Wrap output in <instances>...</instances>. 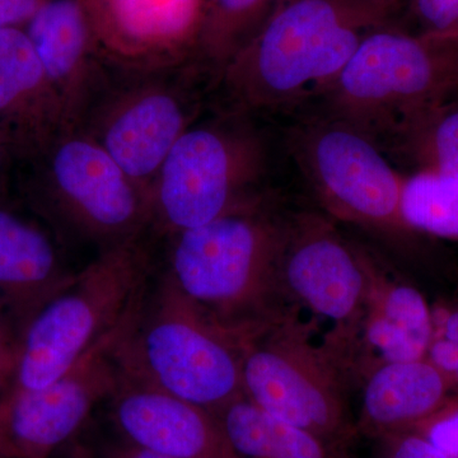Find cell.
Listing matches in <instances>:
<instances>
[{"mask_svg": "<svg viewBox=\"0 0 458 458\" xmlns=\"http://www.w3.org/2000/svg\"><path fill=\"white\" fill-rule=\"evenodd\" d=\"M427 360L439 370L448 387L458 388V344L450 340H433L427 352Z\"/></svg>", "mask_w": 458, "mask_h": 458, "instance_id": "4316f807", "label": "cell"}, {"mask_svg": "<svg viewBox=\"0 0 458 458\" xmlns=\"http://www.w3.org/2000/svg\"><path fill=\"white\" fill-rule=\"evenodd\" d=\"M203 75L212 78L198 62L149 72L111 69L77 131L106 150L150 201L165 157L200 117Z\"/></svg>", "mask_w": 458, "mask_h": 458, "instance_id": "52a82bcc", "label": "cell"}, {"mask_svg": "<svg viewBox=\"0 0 458 458\" xmlns=\"http://www.w3.org/2000/svg\"><path fill=\"white\" fill-rule=\"evenodd\" d=\"M443 337L458 344V310L452 312L445 319V327H443Z\"/></svg>", "mask_w": 458, "mask_h": 458, "instance_id": "4dcf8cb0", "label": "cell"}, {"mask_svg": "<svg viewBox=\"0 0 458 458\" xmlns=\"http://www.w3.org/2000/svg\"><path fill=\"white\" fill-rule=\"evenodd\" d=\"M64 132L62 105L25 30H0V137L31 162Z\"/></svg>", "mask_w": 458, "mask_h": 458, "instance_id": "2e32d148", "label": "cell"}, {"mask_svg": "<svg viewBox=\"0 0 458 458\" xmlns=\"http://www.w3.org/2000/svg\"><path fill=\"white\" fill-rule=\"evenodd\" d=\"M367 2L373 3V4L382 5V7L390 8L393 7L397 0H367Z\"/></svg>", "mask_w": 458, "mask_h": 458, "instance_id": "d6a6232c", "label": "cell"}, {"mask_svg": "<svg viewBox=\"0 0 458 458\" xmlns=\"http://www.w3.org/2000/svg\"><path fill=\"white\" fill-rule=\"evenodd\" d=\"M267 149L251 114L223 110L192 123L150 191V225L174 236L262 199Z\"/></svg>", "mask_w": 458, "mask_h": 458, "instance_id": "8992f818", "label": "cell"}, {"mask_svg": "<svg viewBox=\"0 0 458 458\" xmlns=\"http://www.w3.org/2000/svg\"><path fill=\"white\" fill-rule=\"evenodd\" d=\"M16 348L17 337L13 335L7 324L0 318V385L7 386L5 390L11 384Z\"/></svg>", "mask_w": 458, "mask_h": 458, "instance_id": "f1b7e54d", "label": "cell"}, {"mask_svg": "<svg viewBox=\"0 0 458 458\" xmlns=\"http://www.w3.org/2000/svg\"><path fill=\"white\" fill-rule=\"evenodd\" d=\"M102 62L149 72L199 62L209 0H80Z\"/></svg>", "mask_w": 458, "mask_h": 458, "instance_id": "4fadbf2b", "label": "cell"}, {"mask_svg": "<svg viewBox=\"0 0 458 458\" xmlns=\"http://www.w3.org/2000/svg\"><path fill=\"white\" fill-rule=\"evenodd\" d=\"M458 90V35L381 26L369 33L324 93L327 116L379 148L401 123Z\"/></svg>", "mask_w": 458, "mask_h": 458, "instance_id": "277c9868", "label": "cell"}, {"mask_svg": "<svg viewBox=\"0 0 458 458\" xmlns=\"http://www.w3.org/2000/svg\"><path fill=\"white\" fill-rule=\"evenodd\" d=\"M75 458H87V457H86V456H83V454H78V456H77V457H75Z\"/></svg>", "mask_w": 458, "mask_h": 458, "instance_id": "836d02e7", "label": "cell"}, {"mask_svg": "<svg viewBox=\"0 0 458 458\" xmlns=\"http://www.w3.org/2000/svg\"><path fill=\"white\" fill-rule=\"evenodd\" d=\"M141 307L50 385L4 391L0 397L3 458H51L102 400L114 396L123 381L120 346Z\"/></svg>", "mask_w": 458, "mask_h": 458, "instance_id": "7c38bea8", "label": "cell"}, {"mask_svg": "<svg viewBox=\"0 0 458 458\" xmlns=\"http://www.w3.org/2000/svg\"><path fill=\"white\" fill-rule=\"evenodd\" d=\"M38 223L0 205V318L17 340L30 318L73 278Z\"/></svg>", "mask_w": 458, "mask_h": 458, "instance_id": "e0dca14e", "label": "cell"}, {"mask_svg": "<svg viewBox=\"0 0 458 458\" xmlns=\"http://www.w3.org/2000/svg\"><path fill=\"white\" fill-rule=\"evenodd\" d=\"M242 339L165 276L123 340L120 360L125 375L216 414L243 396Z\"/></svg>", "mask_w": 458, "mask_h": 458, "instance_id": "5b68a950", "label": "cell"}, {"mask_svg": "<svg viewBox=\"0 0 458 458\" xmlns=\"http://www.w3.org/2000/svg\"><path fill=\"white\" fill-rule=\"evenodd\" d=\"M0 458H3L2 454H0Z\"/></svg>", "mask_w": 458, "mask_h": 458, "instance_id": "e575fe53", "label": "cell"}, {"mask_svg": "<svg viewBox=\"0 0 458 458\" xmlns=\"http://www.w3.org/2000/svg\"><path fill=\"white\" fill-rule=\"evenodd\" d=\"M14 156L5 140L0 137V174L4 171L9 157Z\"/></svg>", "mask_w": 458, "mask_h": 458, "instance_id": "1f68e13d", "label": "cell"}, {"mask_svg": "<svg viewBox=\"0 0 458 458\" xmlns=\"http://www.w3.org/2000/svg\"><path fill=\"white\" fill-rule=\"evenodd\" d=\"M31 162L42 199L75 236L105 250L150 225L149 198L82 132H64Z\"/></svg>", "mask_w": 458, "mask_h": 458, "instance_id": "30bf717a", "label": "cell"}, {"mask_svg": "<svg viewBox=\"0 0 458 458\" xmlns=\"http://www.w3.org/2000/svg\"><path fill=\"white\" fill-rule=\"evenodd\" d=\"M360 339L375 367L426 360L433 342L432 316L423 295L411 286L391 284L373 262L357 344Z\"/></svg>", "mask_w": 458, "mask_h": 458, "instance_id": "d6986e66", "label": "cell"}, {"mask_svg": "<svg viewBox=\"0 0 458 458\" xmlns=\"http://www.w3.org/2000/svg\"><path fill=\"white\" fill-rule=\"evenodd\" d=\"M286 0H209L199 63L216 83L223 68Z\"/></svg>", "mask_w": 458, "mask_h": 458, "instance_id": "7402d4cb", "label": "cell"}, {"mask_svg": "<svg viewBox=\"0 0 458 458\" xmlns=\"http://www.w3.org/2000/svg\"><path fill=\"white\" fill-rule=\"evenodd\" d=\"M214 415L240 458H336L318 437L273 417L245 396Z\"/></svg>", "mask_w": 458, "mask_h": 458, "instance_id": "ffe728a7", "label": "cell"}, {"mask_svg": "<svg viewBox=\"0 0 458 458\" xmlns=\"http://www.w3.org/2000/svg\"><path fill=\"white\" fill-rule=\"evenodd\" d=\"M370 262L322 216L304 213L285 221L278 300L285 297L293 309L306 311L310 318L300 327L312 340L322 333V351L337 367L348 361L357 345L369 300Z\"/></svg>", "mask_w": 458, "mask_h": 458, "instance_id": "ba28073f", "label": "cell"}, {"mask_svg": "<svg viewBox=\"0 0 458 458\" xmlns=\"http://www.w3.org/2000/svg\"><path fill=\"white\" fill-rule=\"evenodd\" d=\"M114 418L126 441L170 458H240L213 412L125 375Z\"/></svg>", "mask_w": 458, "mask_h": 458, "instance_id": "5bb4252c", "label": "cell"}, {"mask_svg": "<svg viewBox=\"0 0 458 458\" xmlns=\"http://www.w3.org/2000/svg\"><path fill=\"white\" fill-rule=\"evenodd\" d=\"M292 152L322 205L372 231H410L401 216L403 177L363 132L327 116L298 126Z\"/></svg>", "mask_w": 458, "mask_h": 458, "instance_id": "8fae6325", "label": "cell"}, {"mask_svg": "<svg viewBox=\"0 0 458 458\" xmlns=\"http://www.w3.org/2000/svg\"><path fill=\"white\" fill-rule=\"evenodd\" d=\"M50 0H0V30L23 29Z\"/></svg>", "mask_w": 458, "mask_h": 458, "instance_id": "83f0119b", "label": "cell"}, {"mask_svg": "<svg viewBox=\"0 0 458 458\" xmlns=\"http://www.w3.org/2000/svg\"><path fill=\"white\" fill-rule=\"evenodd\" d=\"M401 216L408 228L458 240V179L433 172L403 177Z\"/></svg>", "mask_w": 458, "mask_h": 458, "instance_id": "603a6c76", "label": "cell"}, {"mask_svg": "<svg viewBox=\"0 0 458 458\" xmlns=\"http://www.w3.org/2000/svg\"><path fill=\"white\" fill-rule=\"evenodd\" d=\"M242 391L273 417L313 434L334 452L354 427L340 386L339 367L302 327L279 318L242 339Z\"/></svg>", "mask_w": 458, "mask_h": 458, "instance_id": "9c48e42d", "label": "cell"}, {"mask_svg": "<svg viewBox=\"0 0 458 458\" xmlns=\"http://www.w3.org/2000/svg\"><path fill=\"white\" fill-rule=\"evenodd\" d=\"M23 30L62 105L66 131H77L111 74L96 49L82 4L50 0Z\"/></svg>", "mask_w": 458, "mask_h": 458, "instance_id": "9a60e30c", "label": "cell"}, {"mask_svg": "<svg viewBox=\"0 0 458 458\" xmlns=\"http://www.w3.org/2000/svg\"><path fill=\"white\" fill-rule=\"evenodd\" d=\"M388 12L367 0H286L219 74L225 110L251 114L324 95Z\"/></svg>", "mask_w": 458, "mask_h": 458, "instance_id": "6da1fadb", "label": "cell"}, {"mask_svg": "<svg viewBox=\"0 0 458 458\" xmlns=\"http://www.w3.org/2000/svg\"><path fill=\"white\" fill-rule=\"evenodd\" d=\"M143 234L101 250L30 318L7 390L50 385L140 309L152 270Z\"/></svg>", "mask_w": 458, "mask_h": 458, "instance_id": "3957f363", "label": "cell"}, {"mask_svg": "<svg viewBox=\"0 0 458 458\" xmlns=\"http://www.w3.org/2000/svg\"><path fill=\"white\" fill-rule=\"evenodd\" d=\"M285 221L264 199L172 236L165 276L219 327L246 336L278 318Z\"/></svg>", "mask_w": 458, "mask_h": 458, "instance_id": "7a4b0ae2", "label": "cell"}, {"mask_svg": "<svg viewBox=\"0 0 458 458\" xmlns=\"http://www.w3.org/2000/svg\"><path fill=\"white\" fill-rule=\"evenodd\" d=\"M412 165L458 179V99H448L401 123L379 146Z\"/></svg>", "mask_w": 458, "mask_h": 458, "instance_id": "44dd1931", "label": "cell"}, {"mask_svg": "<svg viewBox=\"0 0 458 458\" xmlns=\"http://www.w3.org/2000/svg\"><path fill=\"white\" fill-rule=\"evenodd\" d=\"M423 31L458 35V0H412Z\"/></svg>", "mask_w": 458, "mask_h": 458, "instance_id": "d4e9b609", "label": "cell"}, {"mask_svg": "<svg viewBox=\"0 0 458 458\" xmlns=\"http://www.w3.org/2000/svg\"><path fill=\"white\" fill-rule=\"evenodd\" d=\"M385 441L381 458H445L417 430L394 434Z\"/></svg>", "mask_w": 458, "mask_h": 458, "instance_id": "484cf974", "label": "cell"}, {"mask_svg": "<svg viewBox=\"0 0 458 458\" xmlns=\"http://www.w3.org/2000/svg\"><path fill=\"white\" fill-rule=\"evenodd\" d=\"M105 458H170L126 441L107 451Z\"/></svg>", "mask_w": 458, "mask_h": 458, "instance_id": "f546056e", "label": "cell"}, {"mask_svg": "<svg viewBox=\"0 0 458 458\" xmlns=\"http://www.w3.org/2000/svg\"><path fill=\"white\" fill-rule=\"evenodd\" d=\"M445 458H458V405L443 406L433 417L415 428Z\"/></svg>", "mask_w": 458, "mask_h": 458, "instance_id": "cb8c5ba5", "label": "cell"}, {"mask_svg": "<svg viewBox=\"0 0 458 458\" xmlns=\"http://www.w3.org/2000/svg\"><path fill=\"white\" fill-rule=\"evenodd\" d=\"M448 391L427 358L379 364L367 377L358 428L379 439L415 429L445 405Z\"/></svg>", "mask_w": 458, "mask_h": 458, "instance_id": "ac0fdd59", "label": "cell"}]
</instances>
